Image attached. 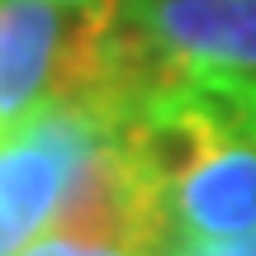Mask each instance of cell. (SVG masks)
I'll return each mask as SVG.
<instances>
[{"label":"cell","instance_id":"1","mask_svg":"<svg viewBox=\"0 0 256 256\" xmlns=\"http://www.w3.org/2000/svg\"><path fill=\"white\" fill-rule=\"evenodd\" d=\"M114 133L119 124L86 104L43 100L0 138V256H19L38 232H48L72 171Z\"/></svg>","mask_w":256,"mask_h":256},{"label":"cell","instance_id":"2","mask_svg":"<svg viewBox=\"0 0 256 256\" xmlns=\"http://www.w3.org/2000/svg\"><path fill=\"white\" fill-rule=\"evenodd\" d=\"M48 232L72 238V242H100V247L166 256L176 238L171 194H166L162 180H152L138 166V156L114 133L72 171Z\"/></svg>","mask_w":256,"mask_h":256},{"label":"cell","instance_id":"3","mask_svg":"<svg viewBox=\"0 0 256 256\" xmlns=\"http://www.w3.org/2000/svg\"><path fill=\"white\" fill-rule=\"evenodd\" d=\"M176 238H232L256 228V119L171 190Z\"/></svg>","mask_w":256,"mask_h":256},{"label":"cell","instance_id":"4","mask_svg":"<svg viewBox=\"0 0 256 256\" xmlns=\"http://www.w3.org/2000/svg\"><path fill=\"white\" fill-rule=\"evenodd\" d=\"M133 10L180 62L256 76V0H133Z\"/></svg>","mask_w":256,"mask_h":256},{"label":"cell","instance_id":"5","mask_svg":"<svg viewBox=\"0 0 256 256\" xmlns=\"http://www.w3.org/2000/svg\"><path fill=\"white\" fill-rule=\"evenodd\" d=\"M66 14L52 0H0V138L48 100Z\"/></svg>","mask_w":256,"mask_h":256},{"label":"cell","instance_id":"6","mask_svg":"<svg viewBox=\"0 0 256 256\" xmlns=\"http://www.w3.org/2000/svg\"><path fill=\"white\" fill-rule=\"evenodd\" d=\"M166 256H256V228L232 238H171Z\"/></svg>","mask_w":256,"mask_h":256},{"label":"cell","instance_id":"7","mask_svg":"<svg viewBox=\"0 0 256 256\" xmlns=\"http://www.w3.org/2000/svg\"><path fill=\"white\" fill-rule=\"evenodd\" d=\"M19 256H156V252H128V247H100V242H72L43 232L38 242H28Z\"/></svg>","mask_w":256,"mask_h":256},{"label":"cell","instance_id":"8","mask_svg":"<svg viewBox=\"0 0 256 256\" xmlns=\"http://www.w3.org/2000/svg\"><path fill=\"white\" fill-rule=\"evenodd\" d=\"M52 5H66V10H86V5H95V0H52Z\"/></svg>","mask_w":256,"mask_h":256}]
</instances>
